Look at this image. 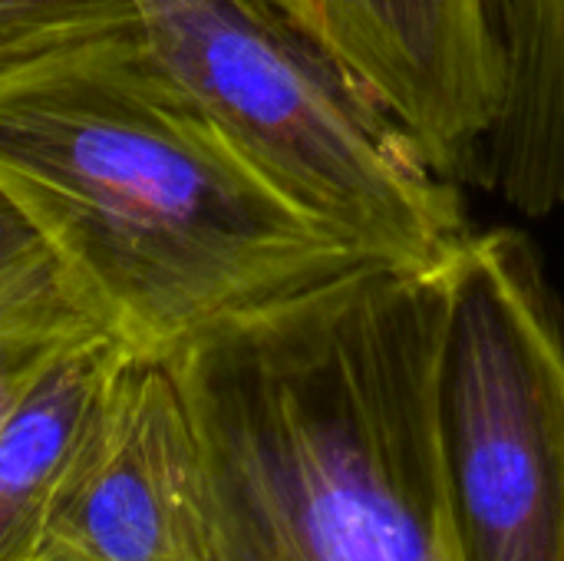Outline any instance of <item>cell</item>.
I'll return each instance as SVG.
<instances>
[{"label":"cell","mask_w":564,"mask_h":561,"mask_svg":"<svg viewBox=\"0 0 564 561\" xmlns=\"http://www.w3.org/2000/svg\"><path fill=\"white\" fill-rule=\"evenodd\" d=\"M433 417L456 559L564 561V301L519 228L446 265Z\"/></svg>","instance_id":"277c9868"},{"label":"cell","mask_w":564,"mask_h":561,"mask_svg":"<svg viewBox=\"0 0 564 561\" xmlns=\"http://www.w3.org/2000/svg\"><path fill=\"white\" fill-rule=\"evenodd\" d=\"M506 96L482 188L529 218L564 208V0H499Z\"/></svg>","instance_id":"ba28073f"},{"label":"cell","mask_w":564,"mask_h":561,"mask_svg":"<svg viewBox=\"0 0 564 561\" xmlns=\"http://www.w3.org/2000/svg\"><path fill=\"white\" fill-rule=\"evenodd\" d=\"M0 188L89 314L149 364L377 261L254 165L142 33L0 76Z\"/></svg>","instance_id":"6da1fadb"},{"label":"cell","mask_w":564,"mask_h":561,"mask_svg":"<svg viewBox=\"0 0 564 561\" xmlns=\"http://www.w3.org/2000/svg\"><path fill=\"white\" fill-rule=\"evenodd\" d=\"M50 268L53 258L43 238L0 188V294L17 291L20 284L40 278Z\"/></svg>","instance_id":"8fae6325"},{"label":"cell","mask_w":564,"mask_h":561,"mask_svg":"<svg viewBox=\"0 0 564 561\" xmlns=\"http://www.w3.org/2000/svg\"><path fill=\"white\" fill-rule=\"evenodd\" d=\"M122 33H139L132 0H0V76Z\"/></svg>","instance_id":"30bf717a"},{"label":"cell","mask_w":564,"mask_h":561,"mask_svg":"<svg viewBox=\"0 0 564 561\" xmlns=\"http://www.w3.org/2000/svg\"><path fill=\"white\" fill-rule=\"evenodd\" d=\"M178 89L288 195L377 261L443 268L466 241L463 185L400 116L274 0H132Z\"/></svg>","instance_id":"3957f363"},{"label":"cell","mask_w":564,"mask_h":561,"mask_svg":"<svg viewBox=\"0 0 564 561\" xmlns=\"http://www.w3.org/2000/svg\"><path fill=\"white\" fill-rule=\"evenodd\" d=\"M132 350L106 327L66 347L0 427V561H36L73 466Z\"/></svg>","instance_id":"52a82bcc"},{"label":"cell","mask_w":564,"mask_h":561,"mask_svg":"<svg viewBox=\"0 0 564 561\" xmlns=\"http://www.w3.org/2000/svg\"><path fill=\"white\" fill-rule=\"evenodd\" d=\"M36 561H195V440L165 364L116 380Z\"/></svg>","instance_id":"8992f818"},{"label":"cell","mask_w":564,"mask_h":561,"mask_svg":"<svg viewBox=\"0 0 564 561\" xmlns=\"http://www.w3.org/2000/svg\"><path fill=\"white\" fill-rule=\"evenodd\" d=\"M416 136L433 165L482 185L506 96L499 0H274Z\"/></svg>","instance_id":"5b68a950"},{"label":"cell","mask_w":564,"mask_h":561,"mask_svg":"<svg viewBox=\"0 0 564 561\" xmlns=\"http://www.w3.org/2000/svg\"><path fill=\"white\" fill-rule=\"evenodd\" d=\"M443 311L446 265L367 261L165 360L195 440V561H459Z\"/></svg>","instance_id":"7a4b0ae2"},{"label":"cell","mask_w":564,"mask_h":561,"mask_svg":"<svg viewBox=\"0 0 564 561\" xmlns=\"http://www.w3.org/2000/svg\"><path fill=\"white\" fill-rule=\"evenodd\" d=\"M102 331L53 265L0 294V427L30 384L76 341Z\"/></svg>","instance_id":"9c48e42d"}]
</instances>
